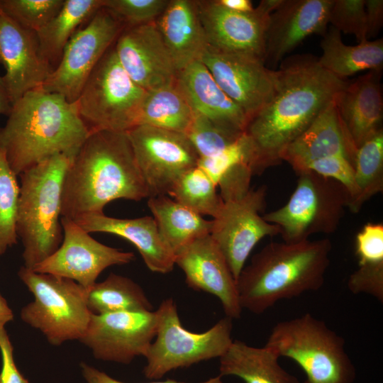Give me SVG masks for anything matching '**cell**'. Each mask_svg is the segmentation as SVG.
I'll list each match as a JSON object with an SVG mask.
<instances>
[{
  "label": "cell",
  "instance_id": "obj_34",
  "mask_svg": "<svg viewBox=\"0 0 383 383\" xmlns=\"http://www.w3.org/2000/svg\"><path fill=\"white\" fill-rule=\"evenodd\" d=\"M216 187L209 174L197 165L177 179L168 195L195 213L214 218L223 203Z\"/></svg>",
  "mask_w": 383,
  "mask_h": 383
},
{
  "label": "cell",
  "instance_id": "obj_42",
  "mask_svg": "<svg viewBox=\"0 0 383 383\" xmlns=\"http://www.w3.org/2000/svg\"><path fill=\"white\" fill-rule=\"evenodd\" d=\"M347 285L353 294H367L382 303L383 263L358 265L350 275Z\"/></svg>",
  "mask_w": 383,
  "mask_h": 383
},
{
  "label": "cell",
  "instance_id": "obj_29",
  "mask_svg": "<svg viewBox=\"0 0 383 383\" xmlns=\"http://www.w3.org/2000/svg\"><path fill=\"white\" fill-rule=\"evenodd\" d=\"M148 206L162 238L174 255L195 240L210 235L212 220L204 219L168 195L149 197Z\"/></svg>",
  "mask_w": 383,
  "mask_h": 383
},
{
  "label": "cell",
  "instance_id": "obj_16",
  "mask_svg": "<svg viewBox=\"0 0 383 383\" xmlns=\"http://www.w3.org/2000/svg\"><path fill=\"white\" fill-rule=\"evenodd\" d=\"M155 311L91 314L79 340L100 360L130 364L145 356L156 334Z\"/></svg>",
  "mask_w": 383,
  "mask_h": 383
},
{
  "label": "cell",
  "instance_id": "obj_43",
  "mask_svg": "<svg viewBox=\"0 0 383 383\" xmlns=\"http://www.w3.org/2000/svg\"><path fill=\"white\" fill-rule=\"evenodd\" d=\"M0 353L1 356L0 383H29L16 367L13 357V348L4 328L0 330Z\"/></svg>",
  "mask_w": 383,
  "mask_h": 383
},
{
  "label": "cell",
  "instance_id": "obj_30",
  "mask_svg": "<svg viewBox=\"0 0 383 383\" xmlns=\"http://www.w3.org/2000/svg\"><path fill=\"white\" fill-rule=\"evenodd\" d=\"M194 113L176 80L147 91L137 126H150L186 134Z\"/></svg>",
  "mask_w": 383,
  "mask_h": 383
},
{
  "label": "cell",
  "instance_id": "obj_15",
  "mask_svg": "<svg viewBox=\"0 0 383 383\" xmlns=\"http://www.w3.org/2000/svg\"><path fill=\"white\" fill-rule=\"evenodd\" d=\"M63 239L60 247L32 270L72 279L88 290L106 268L134 260L132 252L104 245L74 220L61 217Z\"/></svg>",
  "mask_w": 383,
  "mask_h": 383
},
{
  "label": "cell",
  "instance_id": "obj_2",
  "mask_svg": "<svg viewBox=\"0 0 383 383\" xmlns=\"http://www.w3.org/2000/svg\"><path fill=\"white\" fill-rule=\"evenodd\" d=\"M148 197L127 133L95 131L89 133L65 174L61 217L74 220L102 213L116 199L138 201Z\"/></svg>",
  "mask_w": 383,
  "mask_h": 383
},
{
  "label": "cell",
  "instance_id": "obj_28",
  "mask_svg": "<svg viewBox=\"0 0 383 383\" xmlns=\"http://www.w3.org/2000/svg\"><path fill=\"white\" fill-rule=\"evenodd\" d=\"M322 55L318 62L323 69L345 79L358 72L370 70L382 71L383 39L366 40L357 45H347L340 32L331 26L321 42Z\"/></svg>",
  "mask_w": 383,
  "mask_h": 383
},
{
  "label": "cell",
  "instance_id": "obj_7",
  "mask_svg": "<svg viewBox=\"0 0 383 383\" xmlns=\"http://www.w3.org/2000/svg\"><path fill=\"white\" fill-rule=\"evenodd\" d=\"M18 275L34 297L21 311L23 321L40 331L53 345L79 340L92 314L87 306L88 290L72 279L24 266Z\"/></svg>",
  "mask_w": 383,
  "mask_h": 383
},
{
  "label": "cell",
  "instance_id": "obj_32",
  "mask_svg": "<svg viewBox=\"0 0 383 383\" xmlns=\"http://www.w3.org/2000/svg\"><path fill=\"white\" fill-rule=\"evenodd\" d=\"M87 306L93 314L122 311H152V304L142 287L131 279L110 273L87 291Z\"/></svg>",
  "mask_w": 383,
  "mask_h": 383
},
{
  "label": "cell",
  "instance_id": "obj_38",
  "mask_svg": "<svg viewBox=\"0 0 383 383\" xmlns=\"http://www.w3.org/2000/svg\"><path fill=\"white\" fill-rule=\"evenodd\" d=\"M169 1L104 0L103 6L116 16L126 28L155 21L167 7Z\"/></svg>",
  "mask_w": 383,
  "mask_h": 383
},
{
  "label": "cell",
  "instance_id": "obj_41",
  "mask_svg": "<svg viewBox=\"0 0 383 383\" xmlns=\"http://www.w3.org/2000/svg\"><path fill=\"white\" fill-rule=\"evenodd\" d=\"M358 265L383 263V225L367 223L355 238Z\"/></svg>",
  "mask_w": 383,
  "mask_h": 383
},
{
  "label": "cell",
  "instance_id": "obj_4",
  "mask_svg": "<svg viewBox=\"0 0 383 383\" xmlns=\"http://www.w3.org/2000/svg\"><path fill=\"white\" fill-rule=\"evenodd\" d=\"M331 249L328 238L266 245L252 256L236 279L242 309L261 314L281 300L320 289L330 265Z\"/></svg>",
  "mask_w": 383,
  "mask_h": 383
},
{
  "label": "cell",
  "instance_id": "obj_1",
  "mask_svg": "<svg viewBox=\"0 0 383 383\" xmlns=\"http://www.w3.org/2000/svg\"><path fill=\"white\" fill-rule=\"evenodd\" d=\"M348 82L323 69L311 55L288 57L277 70L274 94L248 122L252 175L277 165L284 149L332 101Z\"/></svg>",
  "mask_w": 383,
  "mask_h": 383
},
{
  "label": "cell",
  "instance_id": "obj_5",
  "mask_svg": "<svg viewBox=\"0 0 383 383\" xmlns=\"http://www.w3.org/2000/svg\"><path fill=\"white\" fill-rule=\"evenodd\" d=\"M72 159L57 154L19 175L16 232L26 268L33 270L62 243V184Z\"/></svg>",
  "mask_w": 383,
  "mask_h": 383
},
{
  "label": "cell",
  "instance_id": "obj_18",
  "mask_svg": "<svg viewBox=\"0 0 383 383\" xmlns=\"http://www.w3.org/2000/svg\"><path fill=\"white\" fill-rule=\"evenodd\" d=\"M113 46L122 67L145 90L170 84L177 80L179 71L155 21L124 28Z\"/></svg>",
  "mask_w": 383,
  "mask_h": 383
},
{
  "label": "cell",
  "instance_id": "obj_10",
  "mask_svg": "<svg viewBox=\"0 0 383 383\" xmlns=\"http://www.w3.org/2000/svg\"><path fill=\"white\" fill-rule=\"evenodd\" d=\"M294 191L282 207L262 216L279 227L284 242L296 243L314 234H331L338 228L349 203L339 182L311 171L297 174Z\"/></svg>",
  "mask_w": 383,
  "mask_h": 383
},
{
  "label": "cell",
  "instance_id": "obj_20",
  "mask_svg": "<svg viewBox=\"0 0 383 383\" xmlns=\"http://www.w3.org/2000/svg\"><path fill=\"white\" fill-rule=\"evenodd\" d=\"M174 264L183 271L189 287L216 296L226 316L231 319L240 317L243 309L236 280L210 235L195 240L177 252Z\"/></svg>",
  "mask_w": 383,
  "mask_h": 383
},
{
  "label": "cell",
  "instance_id": "obj_13",
  "mask_svg": "<svg viewBox=\"0 0 383 383\" xmlns=\"http://www.w3.org/2000/svg\"><path fill=\"white\" fill-rule=\"evenodd\" d=\"M266 186L250 189L243 196L223 201L212 220L210 235L224 256L235 279L255 245L267 236L279 235L278 226L266 221L260 213L265 204Z\"/></svg>",
  "mask_w": 383,
  "mask_h": 383
},
{
  "label": "cell",
  "instance_id": "obj_11",
  "mask_svg": "<svg viewBox=\"0 0 383 383\" xmlns=\"http://www.w3.org/2000/svg\"><path fill=\"white\" fill-rule=\"evenodd\" d=\"M124 28L108 9L101 7L70 39L59 63L41 88L75 102L90 74Z\"/></svg>",
  "mask_w": 383,
  "mask_h": 383
},
{
  "label": "cell",
  "instance_id": "obj_23",
  "mask_svg": "<svg viewBox=\"0 0 383 383\" xmlns=\"http://www.w3.org/2000/svg\"><path fill=\"white\" fill-rule=\"evenodd\" d=\"M356 151L342 124L333 99L284 149L281 160L289 164L299 174L311 162L332 155L344 156L354 165Z\"/></svg>",
  "mask_w": 383,
  "mask_h": 383
},
{
  "label": "cell",
  "instance_id": "obj_22",
  "mask_svg": "<svg viewBox=\"0 0 383 383\" xmlns=\"http://www.w3.org/2000/svg\"><path fill=\"white\" fill-rule=\"evenodd\" d=\"M381 72L371 70L348 82L334 99L342 124L356 150L383 131Z\"/></svg>",
  "mask_w": 383,
  "mask_h": 383
},
{
  "label": "cell",
  "instance_id": "obj_40",
  "mask_svg": "<svg viewBox=\"0 0 383 383\" xmlns=\"http://www.w3.org/2000/svg\"><path fill=\"white\" fill-rule=\"evenodd\" d=\"M304 171H311L339 182L348 190L349 201L353 197L355 192V170L353 163L348 158L342 155L321 158L309 164Z\"/></svg>",
  "mask_w": 383,
  "mask_h": 383
},
{
  "label": "cell",
  "instance_id": "obj_3",
  "mask_svg": "<svg viewBox=\"0 0 383 383\" xmlns=\"http://www.w3.org/2000/svg\"><path fill=\"white\" fill-rule=\"evenodd\" d=\"M7 116L0 149L16 176L57 154L74 158L89 135L75 102L41 87L13 103Z\"/></svg>",
  "mask_w": 383,
  "mask_h": 383
},
{
  "label": "cell",
  "instance_id": "obj_35",
  "mask_svg": "<svg viewBox=\"0 0 383 383\" xmlns=\"http://www.w3.org/2000/svg\"><path fill=\"white\" fill-rule=\"evenodd\" d=\"M19 184L0 149V255L17 243L16 218Z\"/></svg>",
  "mask_w": 383,
  "mask_h": 383
},
{
  "label": "cell",
  "instance_id": "obj_46",
  "mask_svg": "<svg viewBox=\"0 0 383 383\" xmlns=\"http://www.w3.org/2000/svg\"><path fill=\"white\" fill-rule=\"evenodd\" d=\"M222 6L234 11L250 12L254 8L250 0H217Z\"/></svg>",
  "mask_w": 383,
  "mask_h": 383
},
{
  "label": "cell",
  "instance_id": "obj_27",
  "mask_svg": "<svg viewBox=\"0 0 383 383\" xmlns=\"http://www.w3.org/2000/svg\"><path fill=\"white\" fill-rule=\"evenodd\" d=\"M279 356L265 345L253 347L239 340L219 357V375L235 376L245 383H299L279 363Z\"/></svg>",
  "mask_w": 383,
  "mask_h": 383
},
{
  "label": "cell",
  "instance_id": "obj_33",
  "mask_svg": "<svg viewBox=\"0 0 383 383\" xmlns=\"http://www.w3.org/2000/svg\"><path fill=\"white\" fill-rule=\"evenodd\" d=\"M354 170L355 192L348 209L357 213L366 201L383 191V131L357 148Z\"/></svg>",
  "mask_w": 383,
  "mask_h": 383
},
{
  "label": "cell",
  "instance_id": "obj_44",
  "mask_svg": "<svg viewBox=\"0 0 383 383\" xmlns=\"http://www.w3.org/2000/svg\"><path fill=\"white\" fill-rule=\"evenodd\" d=\"M82 374L87 383H126L110 377L106 373L91 366L85 362L80 363ZM222 377L218 375L214 377L209 378L206 380L195 382V383H223ZM145 383H192L180 382L172 379H167L166 380H155Z\"/></svg>",
  "mask_w": 383,
  "mask_h": 383
},
{
  "label": "cell",
  "instance_id": "obj_47",
  "mask_svg": "<svg viewBox=\"0 0 383 383\" xmlns=\"http://www.w3.org/2000/svg\"><path fill=\"white\" fill-rule=\"evenodd\" d=\"M13 319V314L6 300L0 294V330Z\"/></svg>",
  "mask_w": 383,
  "mask_h": 383
},
{
  "label": "cell",
  "instance_id": "obj_25",
  "mask_svg": "<svg viewBox=\"0 0 383 383\" xmlns=\"http://www.w3.org/2000/svg\"><path fill=\"white\" fill-rule=\"evenodd\" d=\"M177 82L195 113L229 132L244 133L247 116L221 89L201 61L181 70Z\"/></svg>",
  "mask_w": 383,
  "mask_h": 383
},
{
  "label": "cell",
  "instance_id": "obj_6",
  "mask_svg": "<svg viewBox=\"0 0 383 383\" xmlns=\"http://www.w3.org/2000/svg\"><path fill=\"white\" fill-rule=\"evenodd\" d=\"M345 339L309 313L277 323L265 347L292 360L304 371V383H353L356 369Z\"/></svg>",
  "mask_w": 383,
  "mask_h": 383
},
{
  "label": "cell",
  "instance_id": "obj_31",
  "mask_svg": "<svg viewBox=\"0 0 383 383\" xmlns=\"http://www.w3.org/2000/svg\"><path fill=\"white\" fill-rule=\"evenodd\" d=\"M104 0H65L60 11L36 32L40 50L54 68L77 28L104 6Z\"/></svg>",
  "mask_w": 383,
  "mask_h": 383
},
{
  "label": "cell",
  "instance_id": "obj_39",
  "mask_svg": "<svg viewBox=\"0 0 383 383\" xmlns=\"http://www.w3.org/2000/svg\"><path fill=\"white\" fill-rule=\"evenodd\" d=\"M328 23L340 32L353 34L359 43L368 40L365 0H333Z\"/></svg>",
  "mask_w": 383,
  "mask_h": 383
},
{
  "label": "cell",
  "instance_id": "obj_8",
  "mask_svg": "<svg viewBox=\"0 0 383 383\" xmlns=\"http://www.w3.org/2000/svg\"><path fill=\"white\" fill-rule=\"evenodd\" d=\"M156 334L145 355V377L159 380L167 372L221 357L231 344L233 323L226 316L209 330L191 332L184 328L175 301L165 299L155 311Z\"/></svg>",
  "mask_w": 383,
  "mask_h": 383
},
{
  "label": "cell",
  "instance_id": "obj_12",
  "mask_svg": "<svg viewBox=\"0 0 383 383\" xmlns=\"http://www.w3.org/2000/svg\"><path fill=\"white\" fill-rule=\"evenodd\" d=\"M126 133L149 197L168 195L177 179L198 165L199 157L184 133L145 125Z\"/></svg>",
  "mask_w": 383,
  "mask_h": 383
},
{
  "label": "cell",
  "instance_id": "obj_37",
  "mask_svg": "<svg viewBox=\"0 0 383 383\" xmlns=\"http://www.w3.org/2000/svg\"><path fill=\"white\" fill-rule=\"evenodd\" d=\"M65 0H0V10L20 26L35 32L61 9Z\"/></svg>",
  "mask_w": 383,
  "mask_h": 383
},
{
  "label": "cell",
  "instance_id": "obj_21",
  "mask_svg": "<svg viewBox=\"0 0 383 383\" xmlns=\"http://www.w3.org/2000/svg\"><path fill=\"white\" fill-rule=\"evenodd\" d=\"M333 0H283L270 14L265 62L275 65L311 34H325Z\"/></svg>",
  "mask_w": 383,
  "mask_h": 383
},
{
  "label": "cell",
  "instance_id": "obj_36",
  "mask_svg": "<svg viewBox=\"0 0 383 383\" xmlns=\"http://www.w3.org/2000/svg\"><path fill=\"white\" fill-rule=\"evenodd\" d=\"M185 135L199 159H204L221 154L235 143L243 134L237 135L229 132L205 116L195 113Z\"/></svg>",
  "mask_w": 383,
  "mask_h": 383
},
{
  "label": "cell",
  "instance_id": "obj_9",
  "mask_svg": "<svg viewBox=\"0 0 383 383\" xmlns=\"http://www.w3.org/2000/svg\"><path fill=\"white\" fill-rule=\"evenodd\" d=\"M146 94L122 67L113 45L90 74L75 103L89 133H126L138 125Z\"/></svg>",
  "mask_w": 383,
  "mask_h": 383
},
{
  "label": "cell",
  "instance_id": "obj_14",
  "mask_svg": "<svg viewBox=\"0 0 383 383\" xmlns=\"http://www.w3.org/2000/svg\"><path fill=\"white\" fill-rule=\"evenodd\" d=\"M282 1L262 0L252 11L238 12L222 6L217 0H196L209 46L265 63L270 16Z\"/></svg>",
  "mask_w": 383,
  "mask_h": 383
},
{
  "label": "cell",
  "instance_id": "obj_45",
  "mask_svg": "<svg viewBox=\"0 0 383 383\" xmlns=\"http://www.w3.org/2000/svg\"><path fill=\"white\" fill-rule=\"evenodd\" d=\"M367 38L375 37L383 24V1L365 0Z\"/></svg>",
  "mask_w": 383,
  "mask_h": 383
},
{
  "label": "cell",
  "instance_id": "obj_48",
  "mask_svg": "<svg viewBox=\"0 0 383 383\" xmlns=\"http://www.w3.org/2000/svg\"><path fill=\"white\" fill-rule=\"evenodd\" d=\"M12 103L9 99L6 87L0 77V115L8 116L11 111Z\"/></svg>",
  "mask_w": 383,
  "mask_h": 383
},
{
  "label": "cell",
  "instance_id": "obj_19",
  "mask_svg": "<svg viewBox=\"0 0 383 383\" xmlns=\"http://www.w3.org/2000/svg\"><path fill=\"white\" fill-rule=\"evenodd\" d=\"M1 76L13 104L26 92L40 88L53 70L43 56L36 32L26 29L0 10Z\"/></svg>",
  "mask_w": 383,
  "mask_h": 383
},
{
  "label": "cell",
  "instance_id": "obj_17",
  "mask_svg": "<svg viewBox=\"0 0 383 383\" xmlns=\"http://www.w3.org/2000/svg\"><path fill=\"white\" fill-rule=\"evenodd\" d=\"M200 61L226 93L245 113L248 121L272 97L277 70L265 62L207 47Z\"/></svg>",
  "mask_w": 383,
  "mask_h": 383
},
{
  "label": "cell",
  "instance_id": "obj_26",
  "mask_svg": "<svg viewBox=\"0 0 383 383\" xmlns=\"http://www.w3.org/2000/svg\"><path fill=\"white\" fill-rule=\"evenodd\" d=\"M155 23L179 72L200 61L209 45L196 0H170Z\"/></svg>",
  "mask_w": 383,
  "mask_h": 383
},
{
  "label": "cell",
  "instance_id": "obj_24",
  "mask_svg": "<svg viewBox=\"0 0 383 383\" xmlns=\"http://www.w3.org/2000/svg\"><path fill=\"white\" fill-rule=\"evenodd\" d=\"M74 221L89 233H106L127 240L153 272L169 273L175 265L174 255L162 238L153 217L118 218L102 213L83 215Z\"/></svg>",
  "mask_w": 383,
  "mask_h": 383
}]
</instances>
